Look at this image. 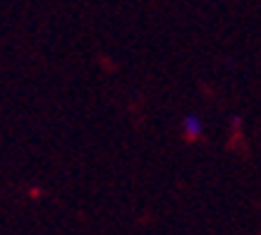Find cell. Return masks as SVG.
I'll return each instance as SVG.
<instances>
[{"label": "cell", "instance_id": "obj_1", "mask_svg": "<svg viewBox=\"0 0 261 235\" xmlns=\"http://www.w3.org/2000/svg\"><path fill=\"white\" fill-rule=\"evenodd\" d=\"M201 132H204V123H201L199 115L187 113V115L182 118V134H185L187 139H197V137H201Z\"/></svg>", "mask_w": 261, "mask_h": 235}]
</instances>
